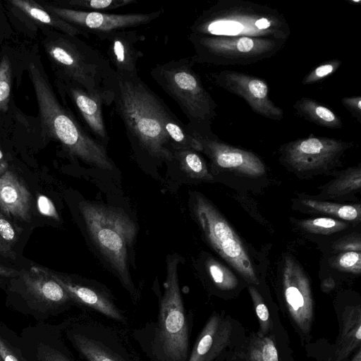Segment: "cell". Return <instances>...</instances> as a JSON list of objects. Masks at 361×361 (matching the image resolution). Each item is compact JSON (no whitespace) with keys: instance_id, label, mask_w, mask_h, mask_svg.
Here are the masks:
<instances>
[{"instance_id":"6da1fadb","label":"cell","mask_w":361,"mask_h":361,"mask_svg":"<svg viewBox=\"0 0 361 361\" xmlns=\"http://www.w3.org/2000/svg\"><path fill=\"white\" fill-rule=\"evenodd\" d=\"M179 257L169 256L164 292L159 294L154 321L132 331L130 336L149 361H188L192 316L188 313L180 290Z\"/></svg>"},{"instance_id":"7a4b0ae2","label":"cell","mask_w":361,"mask_h":361,"mask_svg":"<svg viewBox=\"0 0 361 361\" xmlns=\"http://www.w3.org/2000/svg\"><path fill=\"white\" fill-rule=\"evenodd\" d=\"M113 90L114 110L123 123L132 147L154 160L171 161L173 149L161 116L164 101L139 75L116 73Z\"/></svg>"},{"instance_id":"3957f363","label":"cell","mask_w":361,"mask_h":361,"mask_svg":"<svg viewBox=\"0 0 361 361\" xmlns=\"http://www.w3.org/2000/svg\"><path fill=\"white\" fill-rule=\"evenodd\" d=\"M190 34L286 42L290 28L285 17L270 6L243 0H219L195 20Z\"/></svg>"},{"instance_id":"277c9868","label":"cell","mask_w":361,"mask_h":361,"mask_svg":"<svg viewBox=\"0 0 361 361\" xmlns=\"http://www.w3.org/2000/svg\"><path fill=\"white\" fill-rule=\"evenodd\" d=\"M41 124L45 133L71 156L96 168L112 170L106 147L88 133L59 102L49 82L33 63L28 67Z\"/></svg>"},{"instance_id":"5b68a950","label":"cell","mask_w":361,"mask_h":361,"mask_svg":"<svg viewBox=\"0 0 361 361\" xmlns=\"http://www.w3.org/2000/svg\"><path fill=\"white\" fill-rule=\"evenodd\" d=\"M44 47L64 82L101 94L113 104L116 73L105 55L77 36L63 33L51 37Z\"/></svg>"},{"instance_id":"8992f818","label":"cell","mask_w":361,"mask_h":361,"mask_svg":"<svg viewBox=\"0 0 361 361\" xmlns=\"http://www.w3.org/2000/svg\"><path fill=\"white\" fill-rule=\"evenodd\" d=\"M79 207L92 240L137 304L140 293L128 267V251L137 233L135 224L124 212L114 207L89 202H80Z\"/></svg>"},{"instance_id":"52a82bcc","label":"cell","mask_w":361,"mask_h":361,"mask_svg":"<svg viewBox=\"0 0 361 361\" xmlns=\"http://www.w3.org/2000/svg\"><path fill=\"white\" fill-rule=\"evenodd\" d=\"M190 58L157 64L150 75L157 84L179 106L188 120L187 126L200 135L212 132L217 105L193 69Z\"/></svg>"},{"instance_id":"ba28073f","label":"cell","mask_w":361,"mask_h":361,"mask_svg":"<svg viewBox=\"0 0 361 361\" xmlns=\"http://www.w3.org/2000/svg\"><path fill=\"white\" fill-rule=\"evenodd\" d=\"M68 337L85 361H143L126 329L91 315L78 320Z\"/></svg>"},{"instance_id":"9c48e42d","label":"cell","mask_w":361,"mask_h":361,"mask_svg":"<svg viewBox=\"0 0 361 361\" xmlns=\"http://www.w3.org/2000/svg\"><path fill=\"white\" fill-rule=\"evenodd\" d=\"M195 63L215 66L248 65L271 58L280 51L285 41L250 37L199 36L189 34Z\"/></svg>"},{"instance_id":"30bf717a","label":"cell","mask_w":361,"mask_h":361,"mask_svg":"<svg viewBox=\"0 0 361 361\" xmlns=\"http://www.w3.org/2000/svg\"><path fill=\"white\" fill-rule=\"evenodd\" d=\"M193 212L213 249L247 281L258 284L253 264L242 241L214 205L203 195L197 194Z\"/></svg>"},{"instance_id":"8fae6325","label":"cell","mask_w":361,"mask_h":361,"mask_svg":"<svg viewBox=\"0 0 361 361\" xmlns=\"http://www.w3.org/2000/svg\"><path fill=\"white\" fill-rule=\"evenodd\" d=\"M351 142L310 135L287 142L279 149L280 159L300 174L323 172L337 165Z\"/></svg>"},{"instance_id":"7c38bea8","label":"cell","mask_w":361,"mask_h":361,"mask_svg":"<svg viewBox=\"0 0 361 361\" xmlns=\"http://www.w3.org/2000/svg\"><path fill=\"white\" fill-rule=\"evenodd\" d=\"M44 8L84 32L100 39L112 32L131 30L151 23L164 13L163 8L150 13L115 14L104 12L82 11L61 6L44 4Z\"/></svg>"},{"instance_id":"4fadbf2b","label":"cell","mask_w":361,"mask_h":361,"mask_svg":"<svg viewBox=\"0 0 361 361\" xmlns=\"http://www.w3.org/2000/svg\"><path fill=\"white\" fill-rule=\"evenodd\" d=\"M210 78L216 85L243 98L257 114L275 121L283 118V110L269 98V87L264 80L231 70L213 73Z\"/></svg>"},{"instance_id":"5bb4252c","label":"cell","mask_w":361,"mask_h":361,"mask_svg":"<svg viewBox=\"0 0 361 361\" xmlns=\"http://www.w3.org/2000/svg\"><path fill=\"white\" fill-rule=\"evenodd\" d=\"M41 268L66 290L73 302L94 311L121 325H128L127 313L118 307L112 295L104 287L92 282L76 280L70 276L55 272L46 267Z\"/></svg>"},{"instance_id":"9a60e30c","label":"cell","mask_w":361,"mask_h":361,"mask_svg":"<svg viewBox=\"0 0 361 361\" xmlns=\"http://www.w3.org/2000/svg\"><path fill=\"white\" fill-rule=\"evenodd\" d=\"M190 130L200 144L201 152L214 166L248 177H259L265 173L264 164L255 153L228 145L213 132L200 135Z\"/></svg>"},{"instance_id":"2e32d148","label":"cell","mask_w":361,"mask_h":361,"mask_svg":"<svg viewBox=\"0 0 361 361\" xmlns=\"http://www.w3.org/2000/svg\"><path fill=\"white\" fill-rule=\"evenodd\" d=\"M283 290L288 310L300 329L307 334L313 319V300L310 282L295 259L286 257L283 267Z\"/></svg>"},{"instance_id":"e0dca14e","label":"cell","mask_w":361,"mask_h":361,"mask_svg":"<svg viewBox=\"0 0 361 361\" xmlns=\"http://www.w3.org/2000/svg\"><path fill=\"white\" fill-rule=\"evenodd\" d=\"M99 40L106 44V57L116 73L139 75L137 63L143 54L136 47L140 40L137 30H125L109 34Z\"/></svg>"},{"instance_id":"ac0fdd59","label":"cell","mask_w":361,"mask_h":361,"mask_svg":"<svg viewBox=\"0 0 361 361\" xmlns=\"http://www.w3.org/2000/svg\"><path fill=\"white\" fill-rule=\"evenodd\" d=\"M65 90L83 119L90 135L105 146L109 137L104 121L102 106L111 102L101 94H90L80 87L65 82Z\"/></svg>"},{"instance_id":"d6986e66","label":"cell","mask_w":361,"mask_h":361,"mask_svg":"<svg viewBox=\"0 0 361 361\" xmlns=\"http://www.w3.org/2000/svg\"><path fill=\"white\" fill-rule=\"evenodd\" d=\"M231 326L218 313H213L190 350L188 361H214L228 344Z\"/></svg>"},{"instance_id":"ffe728a7","label":"cell","mask_w":361,"mask_h":361,"mask_svg":"<svg viewBox=\"0 0 361 361\" xmlns=\"http://www.w3.org/2000/svg\"><path fill=\"white\" fill-rule=\"evenodd\" d=\"M27 293L37 304L56 309L73 302L66 290L40 266H33L23 275Z\"/></svg>"},{"instance_id":"44dd1931","label":"cell","mask_w":361,"mask_h":361,"mask_svg":"<svg viewBox=\"0 0 361 361\" xmlns=\"http://www.w3.org/2000/svg\"><path fill=\"white\" fill-rule=\"evenodd\" d=\"M0 209L22 221L31 219V195L22 180L13 172L0 176Z\"/></svg>"},{"instance_id":"7402d4cb","label":"cell","mask_w":361,"mask_h":361,"mask_svg":"<svg viewBox=\"0 0 361 361\" xmlns=\"http://www.w3.org/2000/svg\"><path fill=\"white\" fill-rule=\"evenodd\" d=\"M361 341V310L360 307H347L341 317V329L336 345L338 360L345 358L360 345Z\"/></svg>"},{"instance_id":"603a6c76","label":"cell","mask_w":361,"mask_h":361,"mask_svg":"<svg viewBox=\"0 0 361 361\" xmlns=\"http://www.w3.org/2000/svg\"><path fill=\"white\" fill-rule=\"evenodd\" d=\"M164 131L173 149H190L201 152L199 142L187 125L183 124L165 104L161 111Z\"/></svg>"},{"instance_id":"cb8c5ba5","label":"cell","mask_w":361,"mask_h":361,"mask_svg":"<svg viewBox=\"0 0 361 361\" xmlns=\"http://www.w3.org/2000/svg\"><path fill=\"white\" fill-rule=\"evenodd\" d=\"M293 108L300 116L317 126L331 129H341L343 127L340 116L313 99L302 97L295 103Z\"/></svg>"},{"instance_id":"d4e9b609","label":"cell","mask_w":361,"mask_h":361,"mask_svg":"<svg viewBox=\"0 0 361 361\" xmlns=\"http://www.w3.org/2000/svg\"><path fill=\"white\" fill-rule=\"evenodd\" d=\"M10 2L31 19L52 27L63 34L70 36H78L79 35L87 36L80 29L52 14L33 1L11 0Z\"/></svg>"},{"instance_id":"484cf974","label":"cell","mask_w":361,"mask_h":361,"mask_svg":"<svg viewBox=\"0 0 361 361\" xmlns=\"http://www.w3.org/2000/svg\"><path fill=\"white\" fill-rule=\"evenodd\" d=\"M361 186V166L348 168L326 183L319 197L336 198L355 192Z\"/></svg>"},{"instance_id":"4316f807","label":"cell","mask_w":361,"mask_h":361,"mask_svg":"<svg viewBox=\"0 0 361 361\" xmlns=\"http://www.w3.org/2000/svg\"><path fill=\"white\" fill-rule=\"evenodd\" d=\"M172 160L190 178L202 180L213 178L198 152L190 149H173Z\"/></svg>"},{"instance_id":"83f0119b","label":"cell","mask_w":361,"mask_h":361,"mask_svg":"<svg viewBox=\"0 0 361 361\" xmlns=\"http://www.w3.org/2000/svg\"><path fill=\"white\" fill-rule=\"evenodd\" d=\"M300 203L313 212L332 215L348 221H360V204H342L312 199L300 200Z\"/></svg>"},{"instance_id":"f1b7e54d","label":"cell","mask_w":361,"mask_h":361,"mask_svg":"<svg viewBox=\"0 0 361 361\" xmlns=\"http://www.w3.org/2000/svg\"><path fill=\"white\" fill-rule=\"evenodd\" d=\"M136 0H69L64 8L88 12H104L136 3Z\"/></svg>"},{"instance_id":"f546056e","label":"cell","mask_w":361,"mask_h":361,"mask_svg":"<svg viewBox=\"0 0 361 361\" xmlns=\"http://www.w3.org/2000/svg\"><path fill=\"white\" fill-rule=\"evenodd\" d=\"M298 225L307 233L322 235H331L345 230L348 226V224L345 221L329 217L302 219L298 221Z\"/></svg>"},{"instance_id":"4dcf8cb0","label":"cell","mask_w":361,"mask_h":361,"mask_svg":"<svg viewBox=\"0 0 361 361\" xmlns=\"http://www.w3.org/2000/svg\"><path fill=\"white\" fill-rule=\"evenodd\" d=\"M245 361H279L277 349L268 337H257L249 345Z\"/></svg>"},{"instance_id":"1f68e13d","label":"cell","mask_w":361,"mask_h":361,"mask_svg":"<svg viewBox=\"0 0 361 361\" xmlns=\"http://www.w3.org/2000/svg\"><path fill=\"white\" fill-rule=\"evenodd\" d=\"M206 267L211 279L219 288L228 290L237 286L238 279L235 276L218 261L209 258Z\"/></svg>"},{"instance_id":"d6a6232c","label":"cell","mask_w":361,"mask_h":361,"mask_svg":"<svg viewBox=\"0 0 361 361\" xmlns=\"http://www.w3.org/2000/svg\"><path fill=\"white\" fill-rule=\"evenodd\" d=\"M12 69L7 56H4L0 61V111L8 109L11 91Z\"/></svg>"},{"instance_id":"836d02e7","label":"cell","mask_w":361,"mask_h":361,"mask_svg":"<svg viewBox=\"0 0 361 361\" xmlns=\"http://www.w3.org/2000/svg\"><path fill=\"white\" fill-rule=\"evenodd\" d=\"M339 59H333L324 62L309 72L302 79L303 85H311L319 82L334 73L341 66Z\"/></svg>"},{"instance_id":"e575fe53","label":"cell","mask_w":361,"mask_h":361,"mask_svg":"<svg viewBox=\"0 0 361 361\" xmlns=\"http://www.w3.org/2000/svg\"><path fill=\"white\" fill-rule=\"evenodd\" d=\"M334 266L342 271L359 274L361 272L360 252H342L334 261Z\"/></svg>"},{"instance_id":"d590c367","label":"cell","mask_w":361,"mask_h":361,"mask_svg":"<svg viewBox=\"0 0 361 361\" xmlns=\"http://www.w3.org/2000/svg\"><path fill=\"white\" fill-rule=\"evenodd\" d=\"M250 292L255 305L257 316L260 322L262 330L264 332H267L270 326L268 308L264 303L260 295L253 287H250Z\"/></svg>"},{"instance_id":"8d00e7d4","label":"cell","mask_w":361,"mask_h":361,"mask_svg":"<svg viewBox=\"0 0 361 361\" xmlns=\"http://www.w3.org/2000/svg\"><path fill=\"white\" fill-rule=\"evenodd\" d=\"M37 357L39 361H75L61 350L44 345L38 346Z\"/></svg>"},{"instance_id":"74e56055","label":"cell","mask_w":361,"mask_h":361,"mask_svg":"<svg viewBox=\"0 0 361 361\" xmlns=\"http://www.w3.org/2000/svg\"><path fill=\"white\" fill-rule=\"evenodd\" d=\"M0 236L10 246L17 240L15 228L1 212H0Z\"/></svg>"},{"instance_id":"f35d334b","label":"cell","mask_w":361,"mask_h":361,"mask_svg":"<svg viewBox=\"0 0 361 361\" xmlns=\"http://www.w3.org/2000/svg\"><path fill=\"white\" fill-rule=\"evenodd\" d=\"M37 203V208L41 214L55 220H59V216L55 206L49 198L45 195H39Z\"/></svg>"},{"instance_id":"ab89813d","label":"cell","mask_w":361,"mask_h":361,"mask_svg":"<svg viewBox=\"0 0 361 361\" xmlns=\"http://www.w3.org/2000/svg\"><path fill=\"white\" fill-rule=\"evenodd\" d=\"M334 247L339 251H357L360 252L361 243L359 237L348 236L340 239L334 244Z\"/></svg>"},{"instance_id":"60d3db41","label":"cell","mask_w":361,"mask_h":361,"mask_svg":"<svg viewBox=\"0 0 361 361\" xmlns=\"http://www.w3.org/2000/svg\"><path fill=\"white\" fill-rule=\"evenodd\" d=\"M343 106L360 123L361 119V97H348L341 99Z\"/></svg>"},{"instance_id":"b9f144b4","label":"cell","mask_w":361,"mask_h":361,"mask_svg":"<svg viewBox=\"0 0 361 361\" xmlns=\"http://www.w3.org/2000/svg\"><path fill=\"white\" fill-rule=\"evenodd\" d=\"M0 357L2 361H21L18 356L0 336Z\"/></svg>"},{"instance_id":"7bdbcfd3","label":"cell","mask_w":361,"mask_h":361,"mask_svg":"<svg viewBox=\"0 0 361 361\" xmlns=\"http://www.w3.org/2000/svg\"><path fill=\"white\" fill-rule=\"evenodd\" d=\"M0 255L5 258L16 259V254L11 247L8 245L0 236Z\"/></svg>"},{"instance_id":"ee69618b","label":"cell","mask_w":361,"mask_h":361,"mask_svg":"<svg viewBox=\"0 0 361 361\" xmlns=\"http://www.w3.org/2000/svg\"><path fill=\"white\" fill-rule=\"evenodd\" d=\"M19 274L16 269L0 264V277H12Z\"/></svg>"},{"instance_id":"f6af8a7d","label":"cell","mask_w":361,"mask_h":361,"mask_svg":"<svg viewBox=\"0 0 361 361\" xmlns=\"http://www.w3.org/2000/svg\"><path fill=\"white\" fill-rule=\"evenodd\" d=\"M7 167V162L6 161L4 154L0 149V176L6 171Z\"/></svg>"},{"instance_id":"bcb514c9","label":"cell","mask_w":361,"mask_h":361,"mask_svg":"<svg viewBox=\"0 0 361 361\" xmlns=\"http://www.w3.org/2000/svg\"><path fill=\"white\" fill-rule=\"evenodd\" d=\"M334 286V281L331 278L326 279L325 281H324L322 286L323 288L326 290L327 287L330 286L331 288H332Z\"/></svg>"},{"instance_id":"7dc6e473","label":"cell","mask_w":361,"mask_h":361,"mask_svg":"<svg viewBox=\"0 0 361 361\" xmlns=\"http://www.w3.org/2000/svg\"><path fill=\"white\" fill-rule=\"evenodd\" d=\"M352 361H361L360 351H358L357 355H356L355 357L353 358Z\"/></svg>"},{"instance_id":"c3c4849f","label":"cell","mask_w":361,"mask_h":361,"mask_svg":"<svg viewBox=\"0 0 361 361\" xmlns=\"http://www.w3.org/2000/svg\"><path fill=\"white\" fill-rule=\"evenodd\" d=\"M0 361H2V360H1V357H0Z\"/></svg>"}]
</instances>
